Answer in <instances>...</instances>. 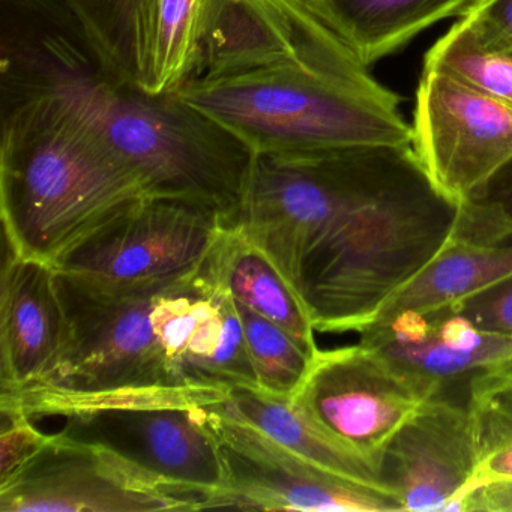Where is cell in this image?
<instances>
[{"mask_svg": "<svg viewBox=\"0 0 512 512\" xmlns=\"http://www.w3.org/2000/svg\"><path fill=\"white\" fill-rule=\"evenodd\" d=\"M2 100L49 94L70 104L139 173L149 196L241 221L254 152L175 92L152 95L104 71L58 0H2Z\"/></svg>", "mask_w": 512, "mask_h": 512, "instance_id": "6da1fadb", "label": "cell"}, {"mask_svg": "<svg viewBox=\"0 0 512 512\" xmlns=\"http://www.w3.org/2000/svg\"><path fill=\"white\" fill-rule=\"evenodd\" d=\"M68 337L52 374L28 389L107 394L259 388L235 302L208 259L178 277L107 286L56 269Z\"/></svg>", "mask_w": 512, "mask_h": 512, "instance_id": "7a4b0ae2", "label": "cell"}, {"mask_svg": "<svg viewBox=\"0 0 512 512\" xmlns=\"http://www.w3.org/2000/svg\"><path fill=\"white\" fill-rule=\"evenodd\" d=\"M283 2L296 32L290 61L230 79H191L175 94L254 155L412 145L400 95L380 85L305 0Z\"/></svg>", "mask_w": 512, "mask_h": 512, "instance_id": "3957f363", "label": "cell"}, {"mask_svg": "<svg viewBox=\"0 0 512 512\" xmlns=\"http://www.w3.org/2000/svg\"><path fill=\"white\" fill-rule=\"evenodd\" d=\"M146 196L139 173L70 104L49 94L2 100L0 215L8 248L55 266Z\"/></svg>", "mask_w": 512, "mask_h": 512, "instance_id": "277c9868", "label": "cell"}, {"mask_svg": "<svg viewBox=\"0 0 512 512\" xmlns=\"http://www.w3.org/2000/svg\"><path fill=\"white\" fill-rule=\"evenodd\" d=\"M457 211L418 157L353 206L304 257L293 284L314 329L361 332L448 244Z\"/></svg>", "mask_w": 512, "mask_h": 512, "instance_id": "5b68a950", "label": "cell"}, {"mask_svg": "<svg viewBox=\"0 0 512 512\" xmlns=\"http://www.w3.org/2000/svg\"><path fill=\"white\" fill-rule=\"evenodd\" d=\"M227 394L211 388L107 394L25 389L14 401L32 419L62 416L59 434L68 439L104 446L157 478L206 491L212 509L224 488V466L209 407Z\"/></svg>", "mask_w": 512, "mask_h": 512, "instance_id": "8992f818", "label": "cell"}, {"mask_svg": "<svg viewBox=\"0 0 512 512\" xmlns=\"http://www.w3.org/2000/svg\"><path fill=\"white\" fill-rule=\"evenodd\" d=\"M415 157L412 145L257 154L238 227L293 287L302 260L334 224Z\"/></svg>", "mask_w": 512, "mask_h": 512, "instance_id": "52a82bcc", "label": "cell"}, {"mask_svg": "<svg viewBox=\"0 0 512 512\" xmlns=\"http://www.w3.org/2000/svg\"><path fill=\"white\" fill-rule=\"evenodd\" d=\"M211 505L206 491L164 481L104 446L59 433L0 485V512L200 511Z\"/></svg>", "mask_w": 512, "mask_h": 512, "instance_id": "ba28073f", "label": "cell"}, {"mask_svg": "<svg viewBox=\"0 0 512 512\" xmlns=\"http://www.w3.org/2000/svg\"><path fill=\"white\" fill-rule=\"evenodd\" d=\"M211 209L146 196L65 253L55 269L107 286H139L202 265L226 230Z\"/></svg>", "mask_w": 512, "mask_h": 512, "instance_id": "9c48e42d", "label": "cell"}, {"mask_svg": "<svg viewBox=\"0 0 512 512\" xmlns=\"http://www.w3.org/2000/svg\"><path fill=\"white\" fill-rule=\"evenodd\" d=\"M433 397L425 383L359 343L319 349L290 398L326 433L379 467L392 436Z\"/></svg>", "mask_w": 512, "mask_h": 512, "instance_id": "30bf717a", "label": "cell"}, {"mask_svg": "<svg viewBox=\"0 0 512 512\" xmlns=\"http://www.w3.org/2000/svg\"><path fill=\"white\" fill-rule=\"evenodd\" d=\"M410 125L416 157L455 205L512 160V106L448 74L422 70Z\"/></svg>", "mask_w": 512, "mask_h": 512, "instance_id": "8fae6325", "label": "cell"}, {"mask_svg": "<svg viewBox=\"0 0 512 512\" xmlns=\"http://www.w3.org/2000/svg\"><path fill=\"white\" fill-rule=\"evenodd\" d=\"M220 443L224 488L214 508L250 511L394 512L400 505L302 460L254 425L209 407Z\"/></svg>", "mask_w": 512, "mask_h": 512, "instance_id": "7c38bea8", "label": "cell"}, {"mask_svg": "<svg viewBox=\"0 0 512 512\" xmlns=\"http://www.w3.org/2000/svg\"><path fill=\"white\" fill-rule=\"evenodd\" d=\"M467 403L446 394L425 401L392 436L379 470L403 511H451L475 476Z\"/></svg>", "mask_w": 512, "mask_h": 512, "instance_id": "4fadbf2b", "label": "cell"}, {"mask_svg": "<svg viewBox=\"0 0 512 512\" xmlns=\"http://www.w3.org/2000/svg\"><path fill=\"white\" fill-rule=\"evenodd\" d=\"M67 337L55 266L8 248L0 278V392L46 380L61 361Z\"/></svg>", "mask_w": 512, "mask_h": 512, "instance_id": "5bb4252c", "label": "cell"}, {"mask_svg": "<svg viewBox=\"0 0 512 512\" xmlns=\"http://www.w3.org/2000/svg\"><path fill=\"white\" fill-rule=\"evenodd\" d=\"M295 53V26L283 0H205L193 79L245 76Z\"/></svg>", "mask_w": 512, "mask_h": 512, "instance_id": "9a60e30c", "label": "cell"}, {"mask_svg": "<svg viewBox=\"0 0 512 512\" xmlns=\"http://www.w3.org/2000/svg\"><path fill=\"white\" fill-rule=\"evenodd\" d=\"M359 334V343L376 350L437 395L448 394L461 383L469 386L478 374L512 361V335L497 334L482 349L461 352L443 343L430 317L418 311H401Z\"/></svg>", "mask_w": 512, "mask_h": 512, "instance_id": "2e32d148", "label": "cell"}, {"mask_svg": "<svg viewBox=\"0 0 512 512\" xmlns=\"http://www.w3.org/2000/svg\"><path fill=\"white\" fill-rule=\"evenodd\" d=\"M223 407L302 460L400 505L373 461L326 433L293 404L292 398L269 394L260 388L238 386L230 389Z\"/></svg>", "mask_w": 512, "mask_h": 512, "instance_id": "e0dca14e", "label": "cell"}, {"mask_svg": "<svg viewBox=\"0 0 512 512\" xmlns=\"http://www.w3.org/2000/svg\"><path fill=\"white\" fill-rule=\"evenodd\" d=\"M476 0H305L311 13L367 67L442 20L464 17Z\"/></svg>", "mask_w": 512, "mask_h": 512, "instance_id": "ac0fdd59", "label": "cell"}, {"mask_svg": "<svg viewBox=\"0 0 512 512\" xmlns=\"http://www.w3.org/2000/svg\"><path fill=\"white\" fill-rule=\"evenodd\" d=\"M211 259L221 286L235 304L271 320L311 353L319 352L304 302L268 254L239 227L221 233Z\"/></svg>", "mask_w": 512, "mask_h": 512, "instance_id": "d6986e66", "label": "cell"}, {"mask_svg": "<svg viewBox=\"0 0 512 512\" xmlns=\"http://www.w3.org/2000/svg\"><path fill=\"white\" fill-rule=\"evenodd\" d=\"M509 277H512V245L478 247L448 241L419 274L379 308L367 326L401 311L430 314L455 307Z\"/></svg>", "mask_w": 512, "mask_h": 512, "instance_id": "ffe728a7", "label": "cell"}, {"mask_svg": "<svg viewBox=\"0 0 512 512\" xmlns=\"http://www.w3.org/2000/svg\"><path fill=\"white\" fill-rule=\"evenodd\" d=\"M205 0H140L136 22L137 86L172 94L193 79Z\"/></svg>", "mask_w": 512, "mask_h": 512, "instance_id": "44dd1931", "label": "cell"}, {"mask_svg": "<svg viewBox=\"0 0 512 512\" xmlns=\"http://www.w3.org/2000/svg\"><path fill=\"white\" fill-rule=\"evenodd\" d=\"M424 70L448 74L512 106V50L461 17L430 50Z\"/></svg>", "mask_w": 512, "mask_h": 512, "instance_id": "7402d4cb", "label": "cell"}, {"mask_svg": "<svg viewBox=\"0 0 512 512\" xmlns=\"http://www.w3.org/2000/svg\"><path fill=\"white\" fill-rule=\"evenodd\" d=\"M109 76L137 86L136 22L140 0H58Z\"/></svg>", "mask_w": 512, "mask_h": 512, "instance_id": "603a6c76", "label": "cell"}, {"mask_svg": "<svg viewBox=\"0 0 512 512\" xmlns=\"http://www.w3.org/2000/svg\"><path fill=\"white\" fill-rule=\"evenodd\" d=\"M235 305L257 385L269 394L292 397L316 353L305 349L295 337L271 320L250 308Z\"/></svg>", "mask_w": 512, "mask_h": 512, "instance_id": "cb8c5ba5", "label": "cell"}, {"mask_svg": "<svg viewBox=\"0 0 512 512\" xmlns=\"http://www.w3.org/2000/svg\"><path fill=\"white\" fill-rule=\"evenodd\" d=\"M457 233L470 245H512V160L460 206Z\"/></svg>", "mask_w": 512, "mask_h": 512, "instance_id": "d4e9b609", "label": "cell"}, {"mask_svg": "<svg viewBox=\"0 0 512 512\" xmlns=\"http://www.w3.org/2000/svg\"><path fill=\"white\" fill-rule=\"evenodd\" d=\"M0 415V485H4L37 457L53 434L38 430L31 416L8 401L0 400Z\"/></svg>", "mask_w": 512, "mask_h": 512, "instance_id": "484cf974", "label": "cell"}, {"mask_svg": "<svg viewBox=\"0 0 512 512\" xmlns=\"http://www.w3.org/2000/svg\"><path fill=\"white\" fill-rule=\"evenodd\" d=\"M451 310L463 314L485 331L512 335V277L476 293Z\"/></svg>", "mask_w": 512, "mask_h": 512, "instance_id": "4316f807", "label": "cell"}, {"mask_svg": "<svg viewBox=\"0 0 512 512\" xmlns=\"http://www.w3.org/2000/svg\"><path fill=\"white\" fill-rule=\"evenodd\" d=\"M464 17L491 40L512 50V0H476Z\"/></svg>", "mask_w": 512, "mask_h": 512, "instance_id": "83f0119b", "label": "cell"}]
</instances>
